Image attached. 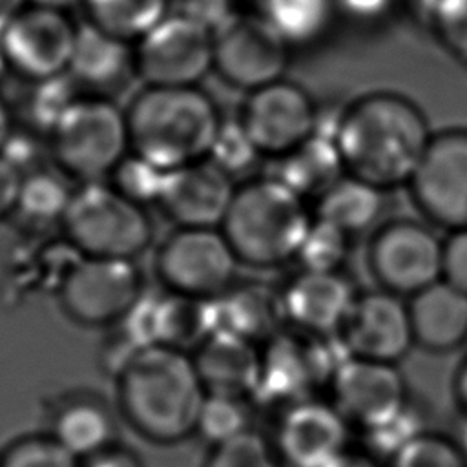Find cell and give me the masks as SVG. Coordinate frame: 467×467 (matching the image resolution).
Wrapping results in <instances>:
<instances>
[{
	"label": "cell",
	"mask_w": 467,
	"mask_h": 467,
	"mask_svg": "<svg viewBox=\"0 0 467 467\" xmlns=\"http://www.w3.org/2000/svg\"><path fill=\"white\" fill-rule=\"evenodd\" d=\"M334 139L347 173L381 190L412 181L432 133L421 109L398 93H370L337 115Z\"/></svg>",
	"instance_id": "6da1fadb"
},
{
	"label": "cell",
	"mask_w": 467,
	"mask_h": 467,
	"mask_svg": "<svg viewBox=\"0 0 467 467\" xmlns=\"http://www.w3.org/2000/svg\"><path fill=\"white\" fill-rule=\"evenodd\" d=\"M115 383L120 416L144 440L171 445L195 434L208 392L188 350L144 347L120 368Z\"/></svg>",
	"instance_id": "7a4b0ae2"
},
{
	"label": "cell",
	"mask_w": 467,
	"mask_h": 467,
	"mask_svg": "<svg viewBox=\"0 0 467 467\" xmlns=\"http://www.w3.org/2000/svg\"><path fill=\"white\" fill-rule=\"evenodd\" d=\"M126 119L131 151L168 171L208 159L223 122L199 86H144Z\"/></svg>",
	"instance_id": "3957f363"
},
{
	"label": "cell",
	"mask_w": 467,
	"mask_h": 467,
	"mask_svg": "<svg viewBox=\"0 0 467 467\" xmlns=\"http://www.w3.org/2000/svg\"><path fill=\"white\" fill-rule=\"evenodd\" d=\"M312 219L305 199L270 175L235 186L219 228L241 263L274 268L296 259Z\"/></svg>",
	"instance_id": "277c9868"
},
{
	"label": "cell",
	"mask_w": 467,
	"mask_h": 467,
	"mask_svg": "<svg viewBox=\"0 0 467 467\" xmlns=\"http://www.w3.org/2000/svg\"><path fill=\"white\" fill-rule=\"evenodd\" d=\"M47 137L58 170L82 184L109 179L131 151L126 111L108 97L80 95Z\"/></svg>",
	"instance_id": "5b68a950"
},
{
	"label": "cell",
	"mask_w": 467,
	"mask_h": 467,
	"mask_svg": "<svg viewBox=\"0 0 467 467\" xmlns=\"http://www.w3.org/2000/svg\"><path fill=\"white\" fill-rule=\"evenodd\" d=\"M78 255L137 259L153 241L144 206L130 201L109 182H84L71 197L60 223Z\"/></svg>",
	"instance_id": "8992f818"
},
{
	"label": "cell",
	"mask_w": 467,
	"mask_h": 467,
	"mask_svg": "<svg viewBox=\"0 0 467 467\" xmlns=\"http://www.w3.org/2000/svg\"><path fill=\"white\" fill-rule=\"evenodd\" d=\"M239 263L221 228L177 226L157 250L155 274L168 292L212 301L235 285Z\"/></svg>",
	"instance_id": "52a82bcc"
},
{
	"label": "cell",
	"mask_w": 467,
	"mask_h": 467,
	"mask_svg": "<svg viewBox=\"0 0 467 467\" xmlns=\"http://www.w3.org/2000/svg\"><path fill=\"white\" fill-rule=\"evenodd\" d=\"M142 294V274L133 259L78 255L58 285L62 310L84 327L120 323Z\"/></svg>",
	"instance_id": "ba28073f"
},
{
	"label": "cell",
	"mask_w": 467,
	"mask_h": 467,
	"mask_svg": "<svg viewBox=\"0 0 467 467\" xmlns=\"http://www.w3.org/2000/svg\"><path fill=\"white\" fill-rule=\"evenodd\" d=\"M330 401L350 427L381 432L407 410L409 394L396 363L347 356L330 376Z\"/></svg>",
	"instance_id": "9c48e42d"
},
{
	"label": "cell",
	"mask_w": 467,
	"mask_h": 467,
	"mask_svg": "<svg viewBox=\"0 0 467 467\" xmlns=\"http://www.w3.org/2000/svg\"><path fill=\"white\" fill-rule=\"evenodd\" d=\"M133 53L144 86H199L213 69V33L177 11L140 36Z\"/></svg>",
	"instance_id": "30bf717a"
},
{
	"label": "cell",
	"mask_w": 467,
	"mask_h": 467,
	"mask_svg": "<svg viewBox=\"0 0 467 467\" xmlns=\"http://www.w3.org/2000/svg\"><path fill=\"white\" fill-rule=\"evenodd\" d=\"M370 272L383 290L412 297L443 279V239L418 221H390L374 234Z\"/></svg>",
	"instance_id": "8fae6325"
},
{
	"label": "cell",
	"mask_w": 467,
	"mask_h": 467,
	"mask_svg": "<svg viewBox=\"0 0 467 467\" xmlns=\"http://www.w3.org/2000/svg\"><path fill=\"white\" fill-rule=\"evenodd\" d=\"M77 35L67 11L27 4L0 35V49L11 75L38 82L67 73Z\"/></svg>",
	"instance_id": "7c38bea8"
},
{
	"label": "cell",
	"mask_w": 467,
	"mask_h": 467,
	"mask_svg": "<svg viewBox=\"0 0 467 467\" xmlns=\"http://www.w3.org/2000/svg\"><path fill=\"white\" fill-rule=\"evenodd\" d=\"M423 217L443 230L467 228V130L432 135L425 157L409 182Z\"/></svg>",
	"instance_id": "4fadbf2b"
},
{
	"label": "cell",
	"mask_w": 467,
	"mask_h": 467,
	"mask_svg": "<svg viewBox=\"0 0 467 467\" xmlns=\"http://www.w3.org/2000/svg\"><path fill=\"white\" fill-rule=\"evenodd\" d=\"M288 60L290 46L257 15H237L213 33V71L237 89L285 78Z\"/></svg>",
	"instance_id": "5bb4252c"
},
{
	"label": "cell",
	"mask_w": 467,
	"mask_h": 467,
	"mask_svg": "<svg viewBox=\"0 0 467 467\" xmlns=\"http://www.w3.org/2000/svg\"><path fill=\"white\" fill-rule=\"evenodd\" d=\"M317 119L308 91L288 78L248 91L239 115L261 155L274 159L290 153L314 135Z\"/></svg>",
	"instance_id": "9a60e30c"
},
{
	"label": "cell",
	"mask_w": 467,
	"mask_h": 467,
	"mask_svg": "<svg viewBox=\"0 0 467 467\" xmlns=\"http://www.w3.org/2000/svg\"><path fill=\"white\" fill-rule=\"evenodd\" d=\"M336 337L347 356L396 363L416 345L409 301L383 288L358 294Z\"/></svg>",
	"instance_id": "2e32d148"
},
{
	"label": "cell",
	"mask_w": 467,
	"mask_h": 467,
	"mask_svg": "<svg viewBox=\"0 0 467 467\" xmlns=\"http://www.w3.org/2000/svg\"><path fill=\"white\" fill-rule=\"evenodd\" d=\"M348 429L332 401L306 398L283 412L274 449L290 467H323L348 447Z\"/></svg>",
	"instance_id": "e0dca14e"
},
{
	"label": "cell",
	"mask_w": 467,
	"mask_h": 467,
	"mask_svg": "<svg viewBox=\"0 0 467 467\" xmlns=\"http://www.w3.org/2000/svg\"><path fill=\"white\" fill-rule=\"evenodd\" d=\"M234 193V179L204 159L171 170L157 206L175 226L219 228Z\"/></svg>",
	"instance_id": "ac0fdd59"
},
{
	"label": "cell",
	"mask_w": 467,
	"mask_h": 467,
	"mask_svg": "<svg viewBox=\"0 0 467 467\" xmlns=\"http://www.w3.org/2000/svg\"><path fill=\"white\" fill-rule=\"evenodd\" d=\"M281 296L285 319L294 328L319 337L337 336L358 297L341 270H301L281 290Z\"/></svg>",
	"instance_id": "d6986e66"
},
{
	"label": "cell",
	"mask_w": 467,
	"mask_h": 467,
	"mask_svg": "<svg viewBox=\"0 0 467 467\" xmlns=\"http://www.w3.org/2000/svg\"><path fill=\"white\" fill-rule=\"evenodd\" d=\"M292 337L288 334H275L261 350V379L259 390L270 396L288 400V405L306 400L310 390L330 376L337 365L330 361L328 352L317 343Z\"/></svg>",
	"instance_id": "ffe728a7"
},
{
	"label": "cell",
	"mask_w": 467,
	"mask_h": 467,
	"mask_svg": "<svg viewBox=\"0 0 467 467\" xmlns=\"http://www.w3.org/2000/svg\"><path fill=\"white\" fill-rule=\"evenodd\" d=\"M190 354L206 392L243 398L257 392L261 379V350L257 343L217 328Z\"/></svg>",
	"instance_id": "44dd1931"
},
{
	"label": "cell",
	"mask_w": 467,
	"mask_h": 467,
	"mask_svg": "<svg viewBox=\"0 0 467 467\" xmlns=\"http://www.w3.org/2000/svg\"><path fill=\"white\" fill-rule=\"evenodd\" d=\"M67 75L82 95L111 99L137 77L133 44L86 22L78 26Z\"/></svg>",
	"instance_id": "7402d4cb"
},
{
	"label": "cell",
	"mask_w": 467,
	"mask_h": 467,
	"mask_svg": "<svg viewBox=\"0 0 467 467\" xmlns=\"http://www.w3.org/2000/svg\"><path fill=\"white\" fill-rule=\"evenodd\" d=\"M416 345L449 352L467 341V294L445 279L409 297Z\"/></svg>",
	"instance_id": "603a6c76"
},
{
	"label": "cell",
	"mask_w": 467,
	"mask_h": 467,
	"mask_svg": "<svg viewBox=\"0 0 467 467\" xmlns=\"http://www.w3.org/2000/svg\"><path fill=\"white\" fill-rule=\"evenodd\" d=\"M212 316L213 330H228L254 343H266L286 321L281 290L265 283H235L223 296L212 299Z\"/></svg>",
	"instance_id": "cb8c5ba5"
},
{
	"label": "cell",
	"mask_w": 467,
	"mask_h": 467,
	"mask_svg": "<svg viewBox=\"0 0 467 467\" xmlns=\"http://www.w3.org/2000/svg\"><path fill=\"white\" fill-rule=\"evenodd\" d=\"M113 410L95 396H73L62 401L51 420V436L78 460L115 443Z\"/></svg>",
	"instance_id": "d4e9b609"
},
{
	"label": "cell",
	"mask_w": 467,
	"mask_h": 467,
	"mask_svg": "<svg viewBox=\"0 0 467 467\" xmlns=\"http://www.w3.org/2000/svg\"><path fill=\"white\" fill-rule=\"evenodd\" d=\"M275 161L277 171L272 177L303 199H317L347 173L334 135L325 131H314L303 144Z\"/></svg>",
	"instance_id": "484cf974"
},
{
	"label": "cell",
	"mask_w": 467,
	"mask_h": 467,
	"mask_svg": "<svg viewBox=\"0 0 467 467\" xmlns=\"http://www.w3.org/2000/svg\"><path fill=\"white\" fill-rule=\"evenodd\" d=\"M385 190L345 173L316 199V219H321L350 237L374 226L385 206Z\"/></svg>",
	"instance_id": "4316f807"
},
{
	"label": "cell",
	"mask_w": 467,
	"mask_h": 467,
	"mask_svg": "<svg viewBox=\"0 0 467 467\" xmlns=\"http://www.w3.org/2000/svg\"><path fill=\"white\" fill-rule=\"evenodd\" d=\"M255 7L290 47L319 40L337 9L336 0H255Z\"/></svg>",
	"instance_id": "83f0119b"
},
{
	"label": "cell",
	"mask_w": 467,
	"mask_h": 467,
	"mask_svg": "<svg viewBox=\"0 0 467 467\" xmlns=\"http://www.w3.org/2000/svg\"><path fill=\"white\" fill-rule=\"evenodd\" d=\"M67 179L58 168L42 166L22 175L15 213L29 226L60 224L75 192Z\"/></svg>",
	"instance_id": "f1b7e54d"
},
{
	"label": "cell",
	"mask_w": 467,
	"mask_h": 467,
	"mask_svg": "<svg viewBox=\"0 0 467 467\" xmlns=\"http://www.w3.org/2000/svg\"><path fill=\"white\" fill-rule=\"evenodd\" d=\"M171 0H82L86 22L135 44L166 15Z\"/></svg>",
	"instance_id": "f546056e"
},
{
	"label": "cell",
	"mask_w": 467,
	"mask_h": 467,
	"mask_svg": "<svg viewBox=\"0 0 467 467\" xmlns=\"http://www.w3.org/2000/svg\"><path fill=\"white\" fill-rule=\"evenodd\" d=\"M250 431V407L246 398L230 394H206L195 434L212 447L230 441Z\"/></svg>",
	"instance_id": "4dcf8cb0"
},
{
	"label": "cell",
	"mask_w": 467,
	"mask_h": 467,
	"mask_svg": "<svg viewBox=\"0 0 467 467\" xmlns=\"http://www.w3.org/2000/svg\"><path fill=\"white\" fill-rule=\"evenodd\" d=\"M29 84L31 91L26 99V126L38 133L49 135L62 115L82 93L67 73Z\"/></svg>",
	"instance_id": "1f68e13d"
},
{
	"label": "cell",
	"mask_w": 467,
	"mask_h": 467,
	"mask_svg": "<svg viewBox=\"0 0 467 467\" xmlns=\"http://www.w3.org/2000/svg\"><path fill=\"white\" fill-rule=\"evenodd\" d=\"M350 239L339 228L314 217L296 259L301 270L339 272L350 254Z\"/></svg>",
	"instance_id": "d6a6232c"
},
{
	"label": "cell",
	"mask_w": 467,
	"mask_h": 467,
	"mask_svg": "<svg viewBox=\"0 0 467 467\" xmlns=\"http://www.w3.org/2000/svg\"><path fill=\"white\" fill-rule=\"evenodd\" d=\"M387 467H467V456L445 436L414 432L392 451Z\"/></svg>",
	"instance_id": "836d02e7"
},
{
	"label": "cell",
	"mask_w": 467,
	"mask_h": 467,
	"mask_svg": "<svg viewBox=\"0 0 467 467\" xmlns=\"http://www.w3.org/2000/svg\"><path fill=\"white\" fill-rule=\"evenodd\" d=\"M168 175V170L130 151L109 175V184L140 206L159 204Z\"/></svg>",
	"instance_id": "e575fe53"
},
{
	"label": "cell",
	"mask_w": 467,
	"mask_h": 467,
	"mask_svg": "<svg viewBox=\"0 0 467 467\" xmlns=\"http://www.w3.org/2000/svg\"><path fill=\"white\" fill-rule=\"evenodd\" d=\"M259 157L263 155L239 117L235 120L223 119L208 159L234 179L248 171L259 161Z\"/></svg>",
	"instance_id": "d590c367"
},
{
	"label": "cell",
	"mask_w": 467,
	"mask_h": 467,
	"mask_svg": "<svg viewBox=\"0 0 467 467\" xmlns=\"http://www.w3.org/2000/svg\"><path fill=\"white\" fill-rule=\"evenodd\" d=\"M0 467H80V460L51 434H40L13 441L2 452Z\"/></svg>",
	"instance_id": "8d00e7d4"
},
{
	"label": "cell",
	"mask_w": 467,
	"mask_h": 467,
	"mask_svg": "<svg viewBox=\"0 0 467 467\" xmlns=\"http://www.w3.org/2000/svg\"><path fill=\"white\" fill-rule=\"evenodd\" d=\"M275 449L257 432L248 431L212 447L202 467H279Z\"/></svg>",
	"instance_id": "74e56055"
},
{
	"label": "cell",
	"mask_w": 467,
	"mask_h": 467,
	"mask_svg": "<svg viewBox=\"0 0 467 467\" xmlns=\"http://www.w3.org/2000/svg\"><path fill=\"white\" fill-rule=\"evenodd\" d=\"M427 24L440 44L467 67V0H440Z\"/></svg>",
	"instance_id": "f35d334b"
},
{
	"label": "cell",
	"mask_w": 467,
	"mask_h": 467,
	"mask_svg": "<svg viewBox=\"0 0 467 467\" xmlns=\"http://www.w3.org/2000/svg\"><path fill=\"white\" fill-rule=\"evenodd\" d=\"M0 155L16 168L22 175L40 168L42 157V142L38 139V131L24 126H15L9 137L5 139Z\"/></svg>",
	"instance_id": "ab89813d"
},
{
	"label": "cell",
	"mask_w": 467,
	"mask_h": 467,
	"mask_svg": "<svg viewBox=\"0 0 467 467\" xmlns=\"http://www.w3.org/2000/svg\"><path fill=\"white\" fill-rule=\"evenodd\" d=\"M179 13L190 16L212 33H217L237 16L232 0H181Z\"/></svg>",
	"instance_id": "60d3db41"
},
{
	"label": "cell",
	"mask_w": 467,
	"mask_h": 467,
	"mask_svg": "<svg viewBox=\"0 0 467 467\" xmlns=\"http://www.w3.org/2000/svg\"><path fill=\"white\" fill-rule=\"evenodd\" d=\"M443 279L467 294V228L443 239Z\"/></svg>",
	"instance_id": "b9f144b4"
},
{
	"label": "cell",
	"mask_w": 467,
	"mask_h": 467,
	"mask_svg": "<svg viewBox=\"0 0 467 467\" xmlns=\"http://www.w3.org/2000/svg\"><path fill=\"white\" fill-rule=\"evenodd\" d=\"M80 467H144L142 460L124 445L113 443L84 460Z\"/></svg>",
	"instance_id": "7bdbcfd3"
},
{
	"label": "cell",
	"mask_w": 467,
	"mask_h": 467,
	"mask_svg": "<svg viewBox=\"0 0 467 467\" xmlns=\"http://www.w3.org/2000/svg\"><path fill=\"white\" fill-rule=\"evenodd\" d=\"M22 173L0 155V221L15 213Z\"/></svg>",
	"instance_id": "ee69618b"
},
{
	"label": "cell",
	"mask_w": 467,
	"mask_h": 467,
	"mask_svg": "<svg viewBox=\"0 0 467 467\" xmlns=\"http://www.w3.org/2000/svg\"><path fill=\"white\" fill-rule=\"evenodd\" d=\"M392 0H336V7L356 20H376L383 16Z\"/></svg>",
	"instance_id": "f6af8a7d"
},
{
	"label": "cell",
	"mask_w": 467,
	"mask_h": 467,
	"mask_svg": "<svg viewBox=\"0 0 467 467\" xmlns=\"http://www.w3.org/2000/svg\"><path fill=\"white\" fill-rule=\"evenodd\" d=\"M323 467H381L370 454L347 447L341 454H337L332 462Z\"/></svg>",
	"instance_id": "bcb514c9"
},
{
	"label": "cell",
	"mask_w": 467,
	"mask_h": 467,
	"mask_svg": "<svg viewBox=\"0 0 467 467\" xmlns=\"http://www.w3.org/2000/svg\"><path fill=\"white\" fill-rule=\"evenodd\" d=\"M452 394L463 418H467V359L458 367L452 381Z\"/></svg>",
	"instance_id": "7dc6e473"
},
{
	"label": "cell",
	"mask_w": 467,
	"mask_h": 467,
	"mask_svg": "<svg viewBox=\"0 0 467 467\" xmlns=\"http://www.w3.org/2000/svg\"><path fill=\"white\" fill-rule=\"evenodd\" d=\"M26 5L27 0H0V35Z\"/></svg>",
	"instance_id": "c3c4849f"
},
{
	"label": "cell",
	"mask_w": 467,
	"mask_h": 467,
	"mask_svg": "<svg viewBox=\"0 0 467 467\" xmlns=\"http://www.w3.org/2000/svg\"><path fill=\"white\" fill-rule=\"evenodd\" d=\"M15 117H13V111L11 108L7 106V102L0 97V150L5 142V139L9 137V133L13 131L15 128Z\"/></svg>",
	"instance_id": "681fc988"
},
{
	"label": "cell",
	"mask_w": 467,
	"mask_h": 467,
	"mask_svg": "<svg viewBox=\"0 0 467 467\" xmlns=\"http://www.w3.org/2000/svg\"><path fill=\"white\" fill-rule=\"evenodd\" d=\"M27 4L40 5V7H49V9H58V11H67L73 5H80L82 0H27Z\"/></svg>",
	"instance_id": "f907efd6"
},
{
	"label": "cell",
	"mask_w": 467,
	"mask_h": 467,
	"mask_svg": "<svg viewBox=\"0 0 467 467\" xmlns=\"http://www.w3.org/2000/svg\"><path fill=\"white\" fill-rule=\"evenodd\" d=\"M409 2H410L412 9L427 22L429 16H431V13H432V9L436 7V4H438L440 0H409Z\"/></svg>",
	"instance_id": "816d5d0a"
},
{
	"label": "cell",
	"mask_w": 467,
	"mask_h": 467,
	"mask_svg": "<svg viewBox=\"0 0 467 467\" xmlns=\"http://www.w3.org/2000/svg\"><path fill=\"white\" fill-rule=\"evenodd\" d=\"M7 75H11V71H9V67H7V62H5L4 55H2V49H0V86L4 84V80L7 78Z\"/></svg>",
	"instance_id": "f5cc1de1"
},
{
	"label": "cell",
	"mask_w": 467,
	"mask_h": 467,
	"mask_svg": "<svg viewBox=\"0 0 467 467\" xmlns=\"http://www.w3.org/2000/svg\"><path fill=\"white\" fill-rule=\"evenodd\" d=\"M460 447H462V451L465 452V456H467V418H465V427L462 429V438H460V443H458Z\"/></svg>",
	"instance_id": "db71d44e"
},
{
	"label": "cell",
	"mask_w": 467,
	"mask_h": 467,
	"mask_svg": "<svg viewBox=\"0 0 467 467\" xmlns=\"http://www.w3.org/2000/svg\"><path fill=\"white\" fill-rule=\"evenodd\" d=\"M0 460H2V452H0Z\"/></svg>",
	"instance_id": "11a10c76"
}]
</instances>
